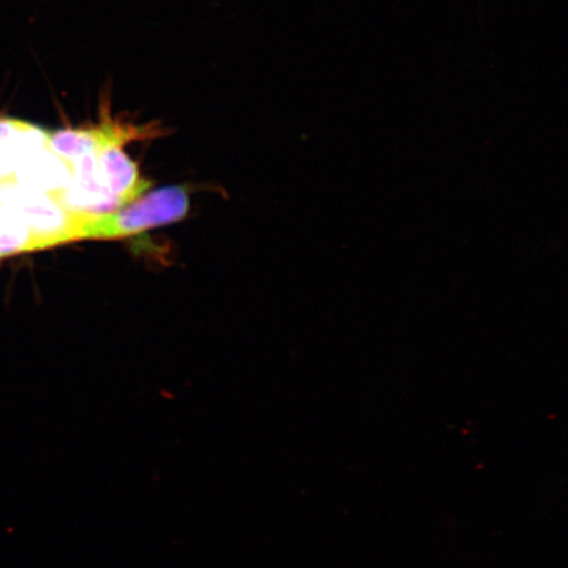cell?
<instances>
[{
    "mask_svg": "<svg viewBox=\"0 0 568 568\" xmlns=\"http://www.w3.org/2000/svg\"><path fill=\"white\" fill-rule=\"evenodd\" d=\"M189 205L186 191L170 186L142 195L122 209L104 213L81 212L73 241L133 236L155 226L180 222L187 215Z\"/></svg>",
    "mask_w": 568,
    "mask_h": 568,
    "instance_id": "cell-1",
    "label": "cell"
},
{
    "mask_svg": "<svg viewBox=\"0 0 568 568\" xmlns=\"http://www.w3.org/2000/svg\"><path fill=\"white\" fill-rule=\"evenodd\" d=\"M0 202L27 225L39 251L73 243L78 212L63 209L54 197L7 180L0 182Z\"/></svg>",
    "mask_w": 568,
    "mask_h": 568,
    "instance_id": "cell-2",
    "label": "cell"
},
{
    "mask_svg": "<svg viewBox=\"0 0 568 568\" xmlns=\"http://www.w3.org/2000/svg\"><path fill=\"white\" fill-rule=\"evenodd\" d=\"M48 136L44 128L0 116V182L11 180L24 155L44 144Z\"/></svg>",
    "mask_w": 568,
    "mask_h": 568,
    "instance_id": "cell-3",
    "label": "cell"
},
{
    "mask_svg": "<svg viewBox=\"0 0 568 568\" xmlns=\"http://www.w3.org/2000/svg\"><path fill=\"white\" fill-rule=\"evenodd\" d=\"M33 252H39L33 234L16 213L0 202V260Z\"/></svg>",
    "mask_w": 568,
    "mask_h": 568,
    "instance_id": "cell-4",
    "label": "cell"
}]
</instances>
